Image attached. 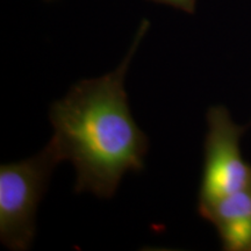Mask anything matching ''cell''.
<instances>
[{"label":"cell","mask_w":251,"mask_h":251,"mask_svg":"<svg viewBox=\"0 0 251 251\" xmlns=\"http://www.w3.org/2000/svg\"><path fill=\"white\" fill-rule=\"evenodd\" d=\"M148 26L147 21L142 24L118 69L77 83L50 109V143L61 161L76 168L78 193L108 199L126 172L143 170L148 139L130 114L125 78Z\"/></svg>","instance_id":"obj_1"},{"label":"cell","mask_w":251,"mask_h":251,"mask_svg":"<svg viewBox=\"0 0 251 251\" xmlns=\"http://www.w3.org/2000/svg\"><path fill=\"white\" fill-rule=\"evenodd\" d=\"M61 161L52 144L34 157L0 166V240L8 249H29L37 206Z\"/></svg>","instance_id":"obj_2"},{"label":"cell","mask_w":251,"mask_h":251,"mask_svg":"<svg viewBox=\"0 0 251 251\" xmlns=\"http://www.w3.org/2000/svg\"><path fill=\"white\" fill-rule=\"evenodd\" d=\"M207 126L198 205L200 215L219 200L251 183V165L244 161L241 152V137L247 127L235 124L224 106L208 109Z\"/></svg>","instance_id":"obj_3"},{"label":"cell","mask_w":251,"mask_h":251,"mask_svg":"<svg viewBox=\"0 0 251 251\" xmlns=\"http://www.w3.org/2000/svg\"><path fill=\"white\" fill-rule=\"evenodd\" d=\"M201 216L214 225L225 250L251 251V183L219 200Z\"/></svg>","instance_id":"obj_4"},{"label":"cell","mask_w":251,"mask_h":251,"mask_svg":"<svg viewBox=\"0 0 251 251\" xmlns=\"http://www.w3.org/2000/svg\"><path fill=\"white\" fill-rule=\"evenodd\" d=\"M151 1L169 5L186 13H193L196 9V0H151Z\"/></svg>","instance_id":"obj_5"}]
</instances>
